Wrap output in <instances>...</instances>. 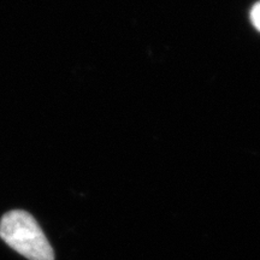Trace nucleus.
I'll return each mask as SVG.
<instances>
[{"mask_svg":"<svg viewBox=\"0 0 260 260\" xmlns=\"http://www.w3.org/2000/svg\"><path fill=\"white\" fill-rule=\"evenodd\" d=\"M0 237L29 260H54V252L37 219L23 210L6 212L0 220Z\"/></svg>","mask_w":260,"mask_h":260,"instance_id":"obj_1","label":"nucleus"},{"mask_svg":"<svg viewBox=\"0 0 260 260\" xmlns=\"http://www.w3.org/2000/svg\"><path fill=\"white\" fill-rule=\"evenodd\" d=\"M251 19L253 25L260 31V2L256 3V4L252 8Z\"/></svg>","mask_w":260,"mask_h":260,"instance_id":"obj_2","label":"nucleus"}]
</instances>
